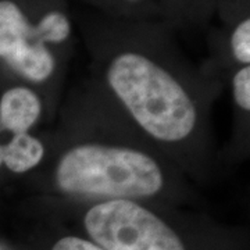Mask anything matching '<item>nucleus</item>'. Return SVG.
Wrapping results in <instances>:
<instances>
[{"label":"nucleus","instance_id":"1","mask_svg":"<svg viewBox=\"0 0 250 250\" xmlns=\"http://www.w3.org/2000/svg\"><path fill=\"white\" fill-rule=\"evenodd\" d=\"M106 77L126 111L154 139L177 143L195 131L193 100L170 72L149 57L135 52L118 54Z\"/></svg>","mask_w":250,"mask_h":250},{"label":"nucleus","instance_id":"2","mask_svg":"<svg viewBox=\"0 0 250 250\" xmlns=\"http://www.w3.org/2000/svg\"><path fill=\"white\" fill-rule=\"evenodd\" d=\"M62 192L103 200H136L164 187L159 163L146 153L113 145L85 143L64 153L56 167Z\"/></svg>","mask_w":250,"mask_h":250},{"label":"nucleus","instance_id":"3","mask_svg":"<svg viewBox=\"0 0 250 250\" xmlns=\"http://www.w3.org/2000/svg\"><path fill=\"white\" fill-rule=\"evenodd\" d=\"M71 34V22L62 11H49L31 24L13 0H0V60L31 82L53 75L56 60L47 43H62Z\"/></svg>","mask_w":250,"mask_h":250},{"label":"nucleus","instance_id":"4","mask_svg":"<svg viewBox=\"0 0 250 250\" xmlns=\"http://www.w3.org/2000/svg\"><path fill=\"white\" fill-rule=\"evenodd\" d=\"M93 243L104 250H185L177 232L135 200H103L83 218Z\"/></svg>","mask_w":250,"mask_h":250},{"label":"nucleus","instance_id":"5","mask_svg":"<svg viewBox=\"0 0 250 250\" xmlns=\"http://www.w3.org/2000/svg\"><path fill=\"white\" fill-rule=\"evenodd\" d=\"M42 100L27 86H14L0 98V131L28 134L42 116Z\"/></svg>","mask_w":250,"mask_h":250},{"label":"nucleus","instance_id":"6","mask_svg":"<svg viewBox=\"0 0 250 250\" xmlns=\"http://www.w3.org/2000/svg\"><path fill=\"white\" fill-rule=\"evenodd\" d=\"M0 145L3 166L14 174L34 170L45 157V145L29 132L9 134L7 139H3L0 135Z\"/></svg>","mask_w":250,"mask_h":250},{"label":"nucleus","instance_id":"7","mask_svg":"<svg viewBox=\"0 0 250 250\" xmlns=\"http://www.w3.org/2000/svg\"><path fill=\"white\" fill-rule=\"evenodd\" d=\"M231 50L233 57L243 65L250 62V20L241 21L231 35Z\"/></svg>","mask_w":250,"mask_h":250},{"label":"nucleus","instance_id":"8","mask_svg":"<svg viewBox=\"0 0 250 250\" xmlns=\"http://www.w3.org/2000/svg\"><path fill=\"white\" fill-rule=\"evenodd\" d=\"M232 92L236 104L245 110L250 111V67L243 65L239 71L233 75Z\"/></svg>","mask_w":250,"mask_h":250},{"label":"nucleus","instance_id":"9","mask_svg":"<svg viewBox=\"0 0 250 250\" xmlns=\"http://www.w3.org/2000/svg\"><path fill=\"white\" fill-rule=\"evenodd\" d=\"M52 250H104L92 241H86L78 236H65L56 242Z\"/></svg>","mask_w":250,"mask_h":250},{"label":"nucleus","instance_id":"10","mask_svg":"<svg viewBox=\"0 0 250 250\" xmlns=\"http://www.w3.org/2000/svg\"><path fill=\"white\" fill-rule=\"evenodd\" d=\"M3 166V160H1V145H0V167Z\"/></svg>","mask_w":250,"mask_h":250},{"label":"nucleus","instance_id":"11","mask_svg":"<svg viewBox=\"0 0 250 250\" xmlns=\"http://www.w3.org/2000/svg\"><path fill=\"white\" fill-rule=\"evenodd\" d=\"M131 1H135V0H131Z\"/></svg>","mask_w":250,"mask_h":250},{"label":"nucleus","instance_id":"12","mask_svg":"<svg viewBox=\"0 0 250 250\" xmlns=\"http://www.w3.org/2000/svg\"><path fill=\"white\" fill-rule=\"evenodd\" d=\"M0 250H1V249H0Z\"/></svg>","mask_w":250,"mask_h":250}]
</instances>
